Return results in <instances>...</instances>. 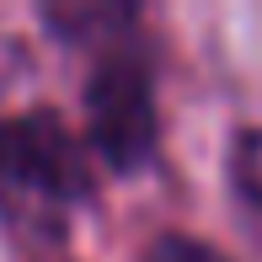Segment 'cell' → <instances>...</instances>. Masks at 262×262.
Returning a JSON list of instances; mask_svg holds the SVG:
<instances>
[{"mask_svg":"<svg viewBox=\"0 0 262 262\" xmlns=\"http://www.w3.org/2000/svg\"><path fill=\"white\" fill-rule=\"evenodd\" d=\"M43 21L59 27L64 38L86 43L91 32H102V27H123V21H134V11H123V6H49Z\"/></svg>","mask_w":262,"mask_h":262,"instance_id":"cell-3","label":"cell"},{"mask_svg":"<svg viewBox=\"0 0 262 262\" xmlns=\"http://www.w3.org/2000/svg\"><path fill=\"white\" fill-rule=\"evenodd\" d=\"M145 262H225V257L209 241H198V235H161L145 252Z\"/></svg>","mask_w":262,"mask_h":262,"instance_id":"cell-5","label":"cell"},{"mask_svg":"<svg viewBox=\"0 0 262 262\" xmlns=\"http://www.w3.org/2000/svg\"><path fill=\"white\" fill-rule=\"evenodd\" d=\"M86 128L113 171H139L156 156V91H150V64L139 54L113 49L91 70Z\"/></svg>","mask_w":262,"mask_h":262,"instance_id":"cell-2","label":"cell"},{"mask_svg":"<svg viewBox=\"0 0 262 262\" xmlns=\"http://www.w3.org/2000/svg\"><path fill=\"white\" fill-rule=\"evenodd\" d=\"M91 193L86 150L64 128V118L38 107L0 123V198L21 209H70Z\"/></svg>","mask_w":262,"mask_h":262,"instance_id":"cell-1","label":"cell"},{"mask_svg":"<svg viewBox=\"0 0 262 262\" xmlns=\"http://www.w3.org/2000/svg\"><path fill=\"white\" fill-rule=\"evenodd\" d=\"M230 177L241 187V198H252L262 209V123L257 128H241L230 145Z\"/></svg>","mask_w":262,"mask_h":262,"instance_id":"cell-4","label":"cell"}]
</instances>
